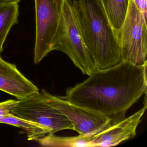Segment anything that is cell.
<instances>
[{
  "instance_id": "6da1fadb",
  "label": "cell",
  "mask_w": 147,
  "mask_h": 147,
  "mask_svg": "<svg viewBox=\"0 0 147 147\" xmlns=\"http://www.w3.org/2000/svg\"><path fill=\"white\" fill-rule=\"evenodd\" d=\"M147 63L142 66L122 61L111 68L96 70L86 80L66 91V98L99 113L111 124L125 118L129 108L147 93Z\"/></svg>"
},
{
  "instance_id": "7a4b0ae2",
  "label": "cell",
  "mask_w": 147,
  "mask_h": 147,
  "mask_svg": "<svg viewBox=\"0 0 147 147\" xmlns=\"http://www.w3.org/2000/svg\"><path fill=\"white\" fill-rule=\"evenodd\" d=\"M85 42L96 70L111 67L122 61L117 36L100 0H77Z\"/></svg>"
},
{
  "instance_id": "3957f363",
  "label": "cell",
  "mask_w": 147,
  "mask_h": 147,
  "mask_svg": "<svg viewBox=\"0 0 147 147\" xmlns=\"http://www.w3.org/2000/svg\"><path fill=\"white\" fill-rule=\"evenodd\" d=\"M53 50L66 54L84 74L89 76L96 70L82 33L76 0H65Z\"/></svg>"
},
{
  "instance_id": "277c9868",
  "label": "cell",
  "mask_w": 147,
  "mask_h": 147,
  "mask_svg": "<svg viewBox=\"0 0 147 147\" xmlns=\"http://www.w3.org/2000/svg\"><path fill=\"white\" fill-rule=\"evenodd\" d=\"M147 20L133 0H129L125 20L117 33L122 61L138 66L147 62Z\"/></svg>"
},
{
  "instance_id": "5b68a950",
  "label": "cell",
  "mask_w": 147,
  "mask_h": 147,
  "mask_svg": "<svg viewBox=\"0 0 147 147\" xmlns=\"http://www.w3.org/2000/svg\"><path fill=\"white\" fill-rule=\"evenodd\" d=\"M36 38L34 62L39 63L53 50L65 0H34Z\"/></svg>"
},
{
  "instance_id": "8992f818",
  "label": "cell",
  "mask_w": 147,
  "mask_h": 147,
  "mask_svg": "<svg viewBox=\"0 0 147 147\" xmlns=\"http://www.w3.org/2000/svg\"><path fill=\"white\" fill-rule=\"evenodd\" d=\"M11 113L24 119L41 124L49 128L52 134L65 129L74 130L71 121L51 105L42 92L18 100Z\"/></svg>"
},
{
  "instance_id": "52a82bcc",
  "label": "cell",
  "mask_w": 147,
  "mask_h": 147,
  "mask_svg": "<svg viewBox=\"0 0 147 147\" xmlns=\"http://www.w3.org/2000/svg\"><path fill=\"white\" fill-rule=\"evenodd\" d=\"M48 103L61 112L71 121L74 130L79 134H92L111 124V119L99 113L70 102L65 96L53 95L42 91Z\"/></svg>"
},
{
  "instance_id": "ba28073f",
  "label": "cell",
  "mask_w": 147,
  "mask_h": 147,
  "mask_svg": "<svg viewBox=\"0 0 147 147\" xmlns=\"http://www.w3.org/2000/svg\"><path fill=\"white\" fill-rule=\"evenodd\" d=\"M144 106L128 117L111 124L104 129L85 135L87 147H111L135 137L138 125L147 109Z\"/></svg>"
},
{
  "instance_id": "9c48e42d",
  "label": "cell",
  "mask_w": 147,
  "mask_h": 147,
  "mask_svg": "<svg viewBox=\"0 0 147 147\" xmlns=\"http://www.w3.org/2000/svg\"><path fill=\"white\" fill-rule=\"evenodd\" d=\"M0 91L20 100L38 92L39 89L19 70L16 65L5 61L0 55Z\"/></svg>"
},
{
  "instance_id": "30bf717a",
  "label": "cell",
  "mask_w": 147,
  "mask_h": 147,
  "mask_svg": "<svg viewBox=\"0 0 147 147\" xmlns=\"http://www.w3.org/2000/svg\"><path fill=\"white\" fill-rule=\"evenodd\" d=\"M0 123L7 124L24 129L28 141H37L51 132L49 128L41 124L24 119L11 113L0 116Z\"/></svg>"
},
{
  "instance_id": "8fae6325",
  "label": "cell",
  "mask_w": 147,
  "mask_h": 147,
  "mask_svg": "<svg viewBox=\"0 0 147 147\" xmlns=\"http://www.w3.org/2000/svg\"><path fill=\"white\" fill-rule=\"evenodd\" d=\"M19 9L18 3L0 5V54L10 30L18 23Z\"/></svg>"
},
{
  "instance_id": "7c38bea8",
  "label": "cell",
  "mask_w": 147,
  "mask_h": 147,
  "mask_svg": "<svg viewBox=\"0 0 147 147\" xmlns=\"http://www.w3.org/2000/svg\"><path fill=\"white\" fill-rule=\"evenodd\" d=\"M100 1L108 20L117 34L125 20L129 0H100Z\"/></svg>"
},
{
  "instance_id": "4fadbf2b",
  "label": "cell",
  "mask_w": 147,
  "mask_h": 147,
  "mask_svg": "<svg viewBox=\"0 0 147 147\" xmlns=\"http://www.w3.org/2000/svg\"><path fill=\"white\" fill-rule=\"evenodd\" d=\"M18 100H8L0 102V116L11 113L12 109L15 106Z\"/></svg>"
},
{
  "instance_id": "5bb4252c",
  "label": "cell",
  "mask_w": 147,
  "mask_h": 147,
  "mask_svg": "<svg viewBox=\"0 0 147 147\" xmlns=\"http://www.w3.org/2000/svg\"><path fill=\"white\" fill-rule=\"evenodd\" d=\"M133 1L138 10L143 13L145 18L147 19V0H133Z\"/></svg>"
},
{
  "instance_id": "9a60e30c",
  "label": "cell",
  "mask_w": 147,
  "mask_h": 147,
  "mask_svg": "<svg viewBox=\"0 0 147 147\" xmlns=\"http://www.w3.org/2000/svg\"><path fill=\"white\" fill-rule=\"evenodd\" d=\"M20 0H0V5L8 3H18Z\"/></svg>"
}]
</instances>
